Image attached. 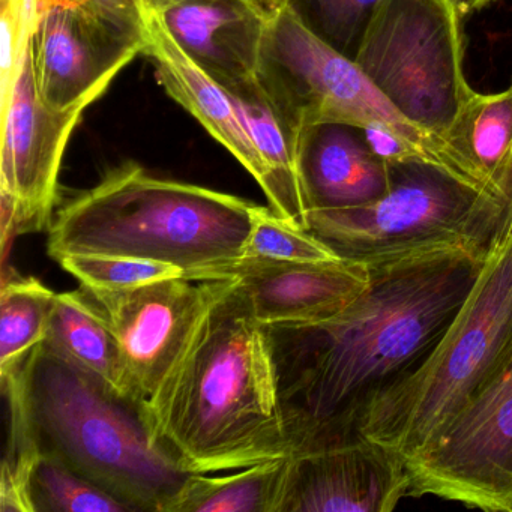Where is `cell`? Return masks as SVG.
Segmentation results:
<instances>
[{
    "label": "cell",
    "mask_w": 512,
    "mask_h": 512,
    "mask_svg": "<svg viewBox=\"0 0 512 512\" xmlns=\"http://www.w3.org/2000/svg\"><path fill=\"white\" fill-rule=\"evenodd\" d=\"M44 344L110 391L131 400L118 341L80 287L56 295Z\"/></svg>",
    "instance_id": "obj_19"
},
{
    "label": "cell",
    "mask_w": 512,
    "mask_h": 512,
    "mask_svg": "<svg viewBox=\"0 0 512 512\" xmlns=\"http://www.w3.org/2000/svg\"><path fill=\"white\" fill-rule=\"evenodd\" d=\"M86 109L44 103L26 47L16 80L2 97V250L16 236L49 230L55 220L65 149Z\"/></svg>",
    "instance_id": "obj_10"
},
{
    "label": "cell",
    "mask_w": 512,
    "mask_h": 512,
    "mask_svg": "<svg viewBox=\"0 0 512 512\" xmlns=\"http://www.w3.org/2000/svg\"><path fill=\"white\" fill-rule=\"evenodd\" d=\"M512 364V202L466 301L430 353L374 395L355 434L404 463L427 451Z\"/></svg>",
    "instance_id": "obj_4"
},
{
    "label": "cell",
    "mask_w": 512,
    "mask_h": 512,
    "mask_svg": "<svg viewBox=\"0 0 512 512\" xmlns=\"http://www.w3.org/2000/svg\"><path fill=\"white\" fill-rule=\"evenodd\" d=\"M226 284L178 277L121 290L80 286L118 341L131 400L140 409L172 373Z\"/></svg>",
    "instance_id": "obj_12"
},
{
    "label": "cell",
    "mask_w": 512,
    "mask_h": 512,
    "mask_svg": "<svg viewBox=\"0 0 512 512\" xmlns=\"http://www.w3.org/2000/svg\"><path fill=\"white\" fill-rule=\"evenodd\" d=\"M226 278H235L262 325L307 326L326 322L350 307L370 286L371 271L343 259L223 269L209 281Z\"/></svg>",
    "instance_id": "obj_15"
},
{
    "label": "cell",
    "mask_w": 512,
    "mask_h": 512,
    "mask_svg": "<svg viewBox=\"0 0 512 512\" xmlns=\"http://www.w3.org/2000/svg\"><path fill=\"white\" fill-rule=\"evenodd\" d=\"M41 449L133 511L164 512L190 473L155 443L143 410L41 343L19 364Z\"/></svg>",
    "instance_id": "obj_5"
},
{
    "label": "cell",
    "mask_w": 512,
    "mask_h": 512,
    "mask_svg": "<svg viewBox=\"0 0 512 512\" xmlns=\"http://www.w3.org/2000/svg\"><path fill=\"white\" fill-rule=\"evenodd\" d=\"M145 38V55L154 61L167 94L256 179L278 217L308 229L310 205L299 175V134L278 112L259 74L221 85L182 52L154 13L146 19Z\"/></svg>",
    "instance_id": "obj_8"
},
{
    "label": "cell",
    "mask_w": 512,
    "mask_h": 512,
    "mask_svg": "<svg viewBox=\"0 0 512 512\" xmlns=\"http://www.w3.org/2000/svg\"><path fill=\"white\" fill-rule=\"evenodd\" d=\"M154 14L182 52L221 85L259 74L271 10L257 0H176Z\"/></svg>",
    "instance_id": "obj_16"
},
{
    "label": "cell",
    "mask_w": 512,
    "mask_h": 512,
    "mask_svg": "<svg viewBox=\"0 0 512 512\" xmlns=\"http://www.w3.org/2000/svg\"><path fill=\"white\" fill-rule=\"evenodd\" d=\"M466 164L476 190L508 209L512 197V85L475 92L445 137Z\"/></svg>",
    "instance_id": "obj_18"
},
{
    "label": "cell",
    "mask_w": 512,
    "mask_h": 512,
    "mask_svg": "<svg viewBox=\"0 0 512 512\" xmlns=\"http://www.w3.org/2000/svg\"><path fill=\"white\" fill-rule=\"evenodd\" d=\"M143 410L152 439L187 473L244 469L293 455L268 326L235 278Z\"/></svg>",
    "instance_id": "obj_2"
},
{
    "label": "cell",
    "mask_w": 512,
    "mask_h": 512,
    "mask_svg": "<svg viewBox=\"0 0 512 512\" xmlns=\"http://www.w3.org/2000/svg\"><path fill=\"white\" fill-rule=\"evenodd\" d=\"M259 79L296 133L322 124L347 125L362 134L388 131L476 190L466 164L446 139L407 118L352 56L320 37L292 4L271 10Z\"/></svg>",
    "instance_id": "obj_7"
},
{
    "label": "cell",
    "mask_w": 512,
    "mask_h": 512,
    "mask_svg": "<svg viewBox=\"0 0 512 512\" xmlns=\"http://www.w3.org/2000/svg\"><path fill=\"white\" fill-rule=\"evenodd\" d=\"M391 173L379 199L314 209L308 230L370 271L487 253L508 209L430 164L391 166Z\"/></svg>",
    "instance_id": "obj_6"
},
{
    "label": "cell",
    "mask_w": 512,
    "mask_h": 512,
    "mask_svg": "<svg viewBox=\"0 0 512 512\" xmlns=\"http://www.w3.org/2000/svg\"><path fill=\"white\" fill-rule=\"evenodd\" d=\"M511 202H512V197H511Z\"/></svg>",
    "instance_id": "obj_30"
},
{
    "label": "cell",
    "mask_w": 512,
    "mask_h": 512,
    "mask_svg": "<svg viewBox=\"0 0 512 512\" xmlns=\"http://www.w3.org/2000/svg\"><path fill=\"white\" fill-rule=\"evenodd\" d=\"M298 167L310 212L373 202L392 181L391 166L371 151L361 131L347 125L322 124L302 130Z\"/></svg>",
    "instance_id": "obj_17"
},
{
    "label": "cell",
    "mask_w": 512,
    "mask_h": 512,
    "mask_svg": "<svg viewBox=\"0 0 512 512\" xmlns=\"http://www.w3.org/2000/svg\"><path fill=\"white\" fill-rule=\"evenodd\" d=\"M176 0H143L146 11L149 13H157V11L163 10L167 5L173 4Z\"/></svg>",
    "instance_id": "obj_28"
},
{
    "label": "cell",
    "mask_w": 512,
    "mask_h": 512,
    "mask_svg": "<svg viewBox=\"0 0 512 512\" xmlns=\"http://www.w3.org/2000/svg\"><path fill=\"white\" fill-rule=\"evenodd\" d=\"M292 455L211 476L190 473L164 512H281Z\"/></svg>",
    "instance_id": "obj_20"
},
{
    "label": "cell",
    "mask_w": 512,
    "mask_h": 512,
    "mask_svg": "<svg viewBox=\"0 0 512 512\" xmlns=\"http://www.w3.org/2000/svg\"><path fill=\"white\" fill-rule=\"evenodd\" d=\"M32 502L35 512L133 511L127 503L47 452H43L35 469Z\"/></svg>",
    "instance_id": "obj_24"
},
{
    "label": "cell",
    "mask_w": 512,
    "mask_h": 512,
    "mask_svg": "<svg viewBox=\"0 0 512 512\" xmlns=\"http://www.w3.org/2000/svg\"><path fill=\"white\" fill-rule=\"evenodd\" d=\"M257 2L265 5L269 10H274V8L281 7V5L292 4L293 0H257Z\"/></svg>",
    "instance_id": "obj_29"
},
{
    "label": "cell",
    "mask_w": 512,
    "mask_h": 512,
    "mask_svg": "<svg viewBox=\"0 0 512 512\" xmlns=\"http://www.w3.org/2000/svg\"><path fill=\"white\" fill-rule=\"evenodd\" d=\"M256 208L241 197L157 178L128 163L62 206L47 251L56 262L79 254L154 260L197 281L242 256Z\"/></svg>",
    "instance_id": "obj_3"
},
{
    "label": "cell",
    "mask_w": 512,
    "mask_h": 512,
    "mask_svg": "<svg viewBox=\"0 0 512 512\" xmlns=\"http://www.w3.org/2000/svg\"><path fill=\"white\" fill-rule=\"evenodd\" d=\"M58 293L4 269L0 292V374L20 364L49 334Z\"/></svg>",
    "instance_id": "obj_22"
},
{
    "label": "cell",
    "mask_w": 512,
    "mask_h": 512,
    "mask_svg": "<svg viewBox=\"0 0 512 512\" xmlns=\"http://www.w3.org/2000/svg\"><path fill=\"white\" fill-rule=\"evenodd\" d=\"M409 485L400 455L356 434L292 455L281 512H391Z\"/></svg>",
    "instance_id": "obj_14"
},
{
    "label": "cell",
    "mask_w": 512,
    "mask_h": 512,
    "mask_svg": "<svg viewBox=\"0 0 512 512\" xmlns=\"http://www.w3.org/2000/svg\"><path fill=\"white\" fill-rule=\"evenodd\" d=\"M464 17L454 0H382L353 55L407 118L443 139L476 92L464 70Z\"/></svg>",
    "instance_id": "obj_9"
},
{
    "label": "cell",
    "mask_w": 512,
    "mask_h": 512,
    "mask_svg": "<svg viewBox=\"0 0 512 512\" xmlns=\"http://www.w3.org/2000/svg\"><path fill=\"white\" fill-rule=\"evenodd\" d=\"M340 260L343 259L310 230L302 229L278 217L271 208L257 205L253 226L245 242L242 256L232 265L203 272L197 281H209L212 275L223 269L328 263Z\"/></svg>",
    "instance_id": "obj_23"
},
{
    "label": "cell",
    "mask_w": 512,
    "mask_h": 512,
    "mask_svg": "<svg viewBox=\"0 0 512 512\" xmlns=\"http://www.w3.org/2000/svg\"><path fill=\"white\" fill-rule=\"evenodd\" d=\"M484 257L371 271L370 286L338 316L268 326L293 454L356 436L368 401L445 334Z\"/></svg>",
    "instance_id": "obj_1"
},
{
    "label": "cell",
    "mask_w": 512,
    "mask_h": 512,
    "mask_svg": "<svg viewBox=\"0 0 512 512\" xmlns=\"http://www.w3.org/2000/svg\"><path fill=\"white\" fill-rule=\"evenodd\" d=\"M382 0H293L302 19L346 55H355L365 26Z\"/></svg>",
    "instance_id": "obj_26"
},
{
    "label": "cell",
    "mask_w": 512,
    "mask_h": 512,
    "mask_svg": "<svg viewBox=\"0 0 512 512\" xmlns=\"http://www.w3.org/2000/svg\"><path fill=\"white\" fill-rule=\"evenodd\" d=\"M58 262L80 286L92 289H131L167 278H184V269L178 266L136 257L79 254L62 257Z\"/></svg>",
    "instance_id": "obj_25"
},
{
    "label": "cell",
    "mask_w": 512,
    "mask_h": 512,
    "mask_svg": "<svg viewBox=\"0 0 512 512\" xmlns=\"http://www.w3.org/2000/svg\"><path fill=\"white\" fill-rule=\"evenodd\" d=\"M406 469L407 497L512 512V364Z\"/></svg>",
    "instance_id": "obj_11"
},
{
    "label": "cell",
    "mask_w": 512,
    "mask_h": 512,
    "mask_svg": "<svg viewBox=\"0 0 512 512\" xmlns=\"http://www.w3.org/2000/svg\"><path fill=\"white\" fill-rule=\"evenodd\" d=\"M454 2L464 16H469V14L478 13V11L497 4L499 0H454Z\"/></svg>",
    "instance_id": "obj_27"
},
{
    "label": "cell",
    "mask_w": 512,
    "mask_h": 512,
    "mask_svg": "<svg viewBox=\"0 0 512 512\" xmlns=\"http://www.w3.org/2000/svg\"><path fill=\"white\" fill-rule=\"evenodd\" d=\"M8 409L7 445L0 473V512H35L32 479L43 455L19 365L0 374Z\"/></svg>",
    "instance_id": "obj_21"
},
{
    "label": "cell",
    "mask_w": 512,
    "mask_h": 512,
    "mask_svg": "<svg viewBox=\"0 0 512 512\" xmlns=\"http://www.w3.org/2000/svg\"><path fill=\"white\" fill-rule=\"evenodd\" d=\"M145 47L140 32L70 5L41 8L29 38L38 92L58 110L88 109Z\"/></svg>",
    "instance_id": "obj_13"
}]
</instances>
